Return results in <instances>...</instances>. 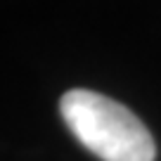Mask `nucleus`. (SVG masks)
Returning a JSON list of instances; mask_svg holds the SVG:
<instances>
[{
  "label": "nucleus",
  "mask_w": 161,
  "mask_h": 161,
  "mask_svg": "<svg viewBox=\"0 0 161 161\" xmlns=\"http://www.w3.org/2000/svg\"><path fill=\"white\" fill-rule=\"evenodd\" d=\"M59 111L80 145L102 161H154L156 145L140 119L116 100L92 90H69Z\"/></svg>",
  "instance_id": "obj_1"
}]
</instances>
